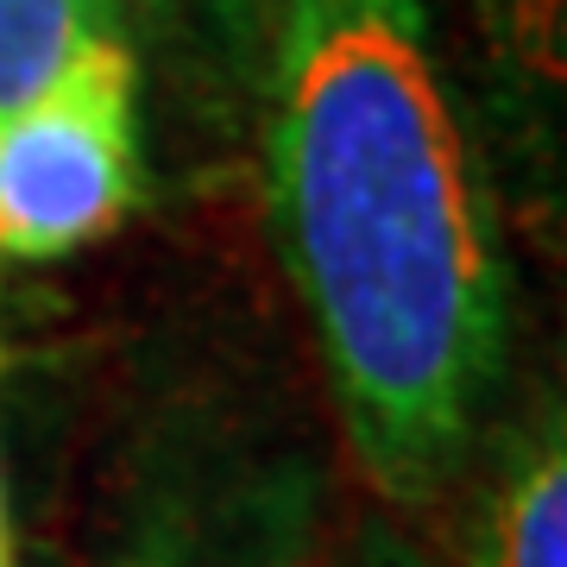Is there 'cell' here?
<instances>
[{"mask_svg": "<svg viewBox=\"0 0 567 567\" xmlns=\"http://www.w3.org/2000/svg\"><path fill=\"white\" fill-rule=\"evenodd\" d=\"M107 44H133V0H0V121Z\"/></svg>", "mask_w": 567, "mask_h": 567, "instance_id": "obj_5", "label": "cell"}, {"mask_svg": "<svg viewBox=\"0 0 567 567\" xmlns=\"http://www.w3.org/2000/svg\"><path fill=\"white\" fill-rule=\"evenodd\" d=\"M189 44L240 89H259V51H265V0H171Z\"/></svg>", "mask_w": 567, "mask_h": 567, "instance_id": "obj_6", "label": "cell"}, {"mask_svg": "<svg viewBox=\"0 0 567 567\" xmlns=\"http://www.w3.org/2000/svg\"><path fill=\"white\" fill-rule=\"evenodd\" d=\"M322 567H442V561H435L385 505V511H372V517H360L353 536H347V548H334Z\"/></svg>", "mask_w": 567, "mask_h": 567, "instance_id": "obj_7", "label": "cell"}, {"mask_svg": "<svg viewBox=\"0 0 567 567\" xmlns=\"http://www.w3.org/2000/svg\"><path fill=\"white\" fill-rule=\"evenodd\" d=\"M265 183L353 466L398 511L480 461L511 365L492 183L423 0H265Z\"/></svg>", "mask_w": 567, "mask_h": 567, "instance_id": "obj_1", "label": "cell"}, {"mask_svg": "<svg viewBox=\"0 0 567 567\" xmlns=\"http://www.w3.org/2000/svg\"><path fill=\"white\" fill-rule=\"evenodd\" d=\"M0 567H20V543H13V511H7V466H0Z\"/></svg>", "mask_w": 567, "mask_h": 567, "instance_id": "obj_8", "label": "cell"}, {"mask_svg": "<svg viewBox=\"0 0 567 567\" xmlns=\"http://www.w3.org/2000/svg\"><path fill=\"white\" fill-rule=\"evenodd\" d=\"M140 51L107 44L0 121V259H63L133 215Z\"/></svg>", "mask_w": 567, "mask_h": 567, "instance_id": "obj_2", "label": "cell"}, {"mask_svg": "<svg viewBox=\"0 0 567 567\" xmlns=\"http://www.w3.org/2000/svg\"><path fill=\"white\" fill-rule=\"evenodd\" d=\"M140 567H145V561H140Z\"/></svg>", "mask_w": 567, "mask_h": 567, "instance_id": "obj_9", "label": "cell"}, {"mask_svg": "<svg viewBox=\"0 0 567 567\" xmlns=\"http://www.w3.org/2000/svg\"><path fill=\"white\" fill-rule=\"evenodd\" d=\"M316 492L303 473H271L240 486L215 517L145 555V567H322Z\"/></svg>", "mask_w": 567, "mask_h": 567, "instance_id": "obj_4", "label": "cell"}, {"mask_svg": "<svg viewBox=\"0 0 567 567\" xmlns=\"http://www.w3.org/2000/svg\"><path fill=\"white\" fill-rule=\"evenodd\" d=\"M466 567H567V435L555 398L529 404L492 447L466 517Z\"/></svg>", "mask_w": 567, "mask_h": 567, "instance_id": "obj_3", "label": "cell"}]
</instances>
